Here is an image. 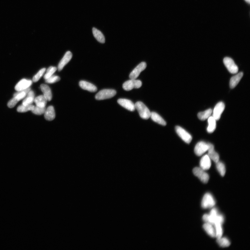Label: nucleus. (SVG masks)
Returning a JSON list of instances; mask_svg holds the SVG:
<instances>
[{
	"mask_svg": "<svg viewBox=\"0 0 250 250\" xmlns=\"http://www.w3.org/2000/svg\"><path fill=\"white\" fill-rule=\"evenodd\" d=\"M31 90L30 88L22 91H17L14 94V97L8 103V105L10 108H13L20 100L25 98L27 94Z\"/></svg>",
	"mask_w": 250,
	"mask_h": 250,
	"instance_id": "f257e3e1",
	"label": "nucleus"
},
{
	"mask_svg": "<svg viewBox=\"0 0 250 250\" xmlns=\"http://www.w3.org/2000/svg\"><path fill=\"white\" fill-rule=\"evenodd\" d=\"M135 106L141 118L147 120L150 118L151 112L144 103L141 102H138L136 103Z\"/></svg>",
	"mask_w": 250,
	"mask_h": 250,
	"instance_id": "f03ea898",
	"label": "nucleus"
},
{
	"mask_svg": "<svg viewBox=\"0 0 250 250\" xmlns=\"http://www.w3.org/2000/svg\"><path fill=\"white\" fill-rule=\"evenodd\" d=\"M116 94V91L113 89H103L99 91L96 94L95 99L97 100H102L111 99L115 96Z\"/></svg>",
	"mask_w": 250,
	"mask_h": 250,
	"instance_id": "7ed1b4c3",
	"label": "nucleus"
},
{
	"mask_svg": "<svg viewBox=\"0 0 250 250\" xmlns=\"http://www.w3.org/2000/svg\"><path fill=\"white\" fill-rule=\"evenodd\" d=\"M215 201L212 195L209 193L204 195L202 200V207L204 209L212 208L215 204Z\"/></svg>",
	"mask_w": 250,
	"mask_h": 250,
	"instance_id": "20e7f679",
	"label": "nucleus"
},
{
	"mask_svg": "<svg viewBox=\"0 0 250 250\" xmlns=\"http://www.w3.org/2000/svg\"><path fill=\"white\" fill-rule=\"evenodd\" d=\"M142 83L141 80L136 79H130V80L125 82L123 84V89L126 91H130L133 88L138 89L142 86Z\"/></svg>",
	"mask_w": 250,
	"mask_h": 250,
	"instance_id": "39448f33",
	"label": "nucleus"
},
{
	"mask_svg": "<svg viewBox=\"0 0 250 250\" xmlns=\"http://www.w3.org/2000/svg\"><path fill=\"white\" fill-rule=\"evenodd\" d=\"M200 167H196L193 169V173L204 184H207L209 180V176Z\"/></svg>",
	"mask_w": 250,
	"mask_h": 250,
	"instance_id": "423d86ee",
	"label": "nucleus"
},
{
	"mask_svg": "<svg viewBox=\"0 0 250 250\" xmlns=\"http://www.w3.org/2000/svg\"><path fill=\"white\" fill-rule=\"evenodd\" d=\"M224 63L228 71L231 74H236L238 71V67L233 60L230 57H226L224 59Z\"/></svg>",
	"mask_w": 250,
	"mask_h": 250,
	"instance_id": "0eeeda50",
	"label": "nucleus"
},
{
	"mask_svg": "<svg viewBox=\"0 0 250 250\" xmlns=\"http://www.w3.org/2000/svg\"><path fill=\"white\" fill-rule=\"evenodd\" d=\"M176 132L179 136L187 144H190L192 140L191 136L186 131L180 127L176 126L175 127Z\"/></svg>",
	"mask_w": 250,
	"mask_h": 250,
	"instance_id": "6e6552de",
	"label": "nucleus"
},
{
	"mask_svg": "<svg viewBox=\"0 0 250 250\" xmlns=\"http://www.w3.org/2000/svg\"><path fill=\"white\" fill-rule=\"evenodd\" d=\"M208 144L204 142H198L196 145L194 151L197 156H200L208 151Z\"/></svg>",
	"mask_w": 250,
	"mask_h": 250,
	"instance_id": "1a4fd4ad",
	"label": "nucleus"
},
{
	"mask_svg": "<svg viewBox=\"0 0 250 250\" xmlns=\"http://www.w3.org/2000/svg\"><path fill=\"white\" fill-rule=\"evenodd\" d=\"M146 64L145 62H142L136 67L131 72L129 75V78L132 79H136L138 77L140 74L146 68Z\"/></svg>",
	"mask_w": 250,
	"mask_h": 250,
	"instance_id": "9d476101",
	"label": "nucleus"
},
{
	"mask_svg": "<svg viewBox=\"0 0 250 250\" xmlns=\"http://www.w3.org/2000/svg\"><path fill=\"white\" fill-rule=\"evenodd\" d=\"M225 106L222 102H219L216 105L213 111V117L216 120H218L220 119L221 115L225 109Z\"/></svg>",
	"mask_w": 250,
	"mask_h": 250,
	"instance_id": "9b49d317",
	"label": "nucleus"
},
{
	"mask_svg": "<svg viewBox=\"0 0 250 250\" xmlns=\"http://www.w3.org/2000/svg\"><path fill=\"white\" fill-rule=\"evenodd\" d=\"M32 82L30 80L23 79L20 80L15 86V89L17 91L26 90L30 87Z\"/></svg>",
	"mask_w": 250,
	"mask_h": 250,
	"instance_id": "f8f14e48",
	"label": "nucleus"
},
{
	"mask_svg": "<svg viewBox=\"0 0 250 250\" xmlns=\"http://www.w3.org/2000/svg\"><path fill=\"white\" fill-rule=\"evenodd\" d=\"M118 102L119 104L130 111H133L136 109L135 104L129 99H119L118 100Z\"/></svg>",
	"mask_w": 250,
	"mask_h": 250,
	"instance_id": "ddd939ff",
	"label": "nucleus"
},
{
	"mask_svg": "<svg viewBox=\"0 0 250 250\" xmlns=\"http://www.w3.org/2000/svg\"><path fill=\"white\" fill-rule=\"evenodd\" d=\"M72 57V54L71 51H68L65 53V56L60 61L58 66V69L59 71L62 70L64 67L67 65L71 60Z\"/></svg>",
	"mask_w": 250,
	"mask_h": 250,
	"instance_id": "4468645a",
	"label": "nucleus"
},
{
	"mask_svg": "<svg viewBox=\"0 0 250 250\" xmlns=\"http://www.w3.org/2000/svg\"><path fill=\"white\" fill-rule=\"evenodd\" d=\"M208 156L210 159H212L216 163L219 161V156L217 152L214 150V146L211 143H208Z\"/></svg>",
	"mask_w": 250,
	"mask_h": 250,
	"instance_id": "2eb2a0df",
	"label": "nucleus"
},
{
	"mask_svg": "<svg viewBox=\"0 0 250 250\" xmlns=\"http://www.w3.org/2000/svg\"><path fill=\"white\" fill-rule=\"evenodd\" d=\"M79 86L82 89L87 90L90 92H94L97 91V88L93 84L84 81H81L79 83Z\"/></svg>",
	"mask_w": 250,
	"mask_h": 250,
	"instance_id": "dca6fc26",
	"label": "nucleus"
},
{
	"mask_svg": "<svg viewBox=\"0 0 250 250\" xmlns=\"http://www.w3.org/2000/svg\"><path fill=\"white\" fill-rule=\"evenodd\" d=\"M200 168L204 170L209 169L211 166V159L208 155H204L200 161Z\"/></svg>",
	"mask_w": 250,
	"mask_h": 250,
	"instance_id": "f3484780",
	"label": "nucleus"
},
{
	"mask_svg": "<svg viewBox=\"0 0 250 250\" xmlns=\"http://www.w3.org/2000/svg\"><path fill=\"white\" fill-rule=\"evenodd\" d=\"M45 118L47 120L51 121L55 118V113L53 106H50L46 109L44 113Z\"/></svg>",
	"mask_w": 250,
	"mask_h": 250,
	"instance_id": "a211bd4d",
	"label": "nucleus"
},
{
	"mask_svg": "<svg viewBox=\"0 0 250 250\" xmlns=\"http://www.w3.org/2000/svg\"><path fill=\"white\" fill-rule=\"evenodd\" d=\"M41 88L43 95L47 101H50L52 98V94L50 87L46 84H42L41 85Z\"/></svg>",
	"mask_w": 250,
	"mask_h": 250,
	"instance_id": "6ab92c4d",
	"label": "nucleus"
},
{
	"mask_svg": "<svg viewBox=\"0 0 250 250\" xmlns=\"http://www.w3.org/2000/svg\"><path fill=\"white\" fill-rule=\"evenodd\" d=\"M243 76V73L241 72L231 78L230 81V87L231 89H233L237 86Z\"/></svg>",
	"mask_w": 250,
	"mask_h": 250,
	"instance_id": "aec40b11",
	"label": "nucleus"
},
{
	"mask_svg": "<svg viewBox=\"0 0 250 250\" xmlns=\"http://www.w3.org/2000/svg\"><path fill=\"white\" fill-rule=\"evenodd\" d=\"M35 96L34 92L32 90H30L25 98H24L22 104L25 105H32L33 103L34 102L35 99Z\"/></svg>",
	"mask_w": 250,
	"mask_h": 250,
	"instance_id": "412c9836",
	"label": "nucleus"
},
{
	"mask_svg": "<svg viewBox=\"0 0 250 250\" xmlns=\"http://www.w3.org/2000/svg\"><path fill=\"white\" fill-rule=\"evenodd\" d=\"M150 117L154 122L158 124L165 126L166 124V122L160 116L155 112H151Z\"/></svg>",
	"mask_w": 250,
	"mask_h": 250,
	"instance_id": "4be33fe9",
	"label": "nucleus"
},
{
	"mask_svg": "<svg viewBox=\"0 0 250 250\" xmlns=\"http://www.w3.org/2000/svg\"><path fill=\"white\" fill-rule=\"evenodd\" d=\"M203 227L204 230L210 237L212 238L216 237L215 229L213 224L206 223L204 224Z\"/></svg>",
	"mask_w": 250,
	"mask_h": 250,
	"instance_id": "5701e85b",
	"label": "nucleus"
},
{
	"mask_svg": "<svg viewBox=\"0 0 250 250\" xmlns=\"http://www.w3.org/2000/svg\"><path fill=\"white\" fill-rule=\"evenodd\" d=\"M47 100L43 95H40L35 99L34 102L36 106L41 108H45Z\"/></svg>",
	"mask_w": 250,
	"mask_h": 250,
	"instance_id": "b1692460",
	"label": "nucleus"
},
{
	"mask_svg": "<svg viewBox=\"0 0 250 250\" xmlns=\"http://www.w3.org/2000/svg\"><path fill=\"white\" fill-rule=\"evenodd\" d=\"M93 32L94 36L97 40L100 43L102 44L104 43L105 42V38L102 33L95 27H93Z\"/></svg>",
	"mask_w": 250,
	"mask_h": 250,
	"instance_id": "393cba45",
	"label": "nucleus"
},
{
	"mask_svg": "<svg viewBox=\"0 0 250 250\" xmlns=\"http://www.w3.org/2000/svg\"><path fill=\"white\" fill-rule=\"evenodd\" d=\"M215 119L210 116L208 120V126L207 127V131L209 133H212L215 131L216 127V123Z\"/></svg>",
	"mask_w": 250,
	"mask_h": 250,
	"instance_id": "a878e982",
	"label": "nucleus"
},
{
	"mask_svg": "<svg viewBox=\"0 0 250 250\" xmlns=\"http://www.w3.org/2000/svg\"><path fill=\"white\" fill-rule=\"evenodd\" d=\"M212 112L211 109H207L205 111L199 113L198 114V117L201 120H205L211 116Z\"/></svg>",
	"mask_w": 250,
	"mask_h": 250,
	"instance_id": "bb28decb",
	"label": "nucleus"
},
{
	"mask_svg": "<svg viewBox=\"0 0 250 250\" xmlns=\"http://www.w3.org/2000/svg\"><path fill=\"white\" fill-rule=\"evenodd\" d=\"M217 242L219 245L222 248H227L230 245V242L226 238L222 237L217 238Z\"/></svg>",
	"mask_w": 250,
	"mask_h": 250,
	"instance_id": "cd10ccee",
	"label": "nucleus"
},
{
	"mask_svg": "<svg viewBox=\"0 0 250 250\" xmlns=\"http://www.w3.org/2000/svg\"><path fill=\"white\" fill-rule=\"evenodd\" d=\"M214 228L215 231L216 237L217 238H220L222 236L223 233V228H222V224L216 223L214 224Z\"/></svg>",
	"mask_w": 250,
	"mask_h": 250,
	"instance_id": "c85d7f7f",
	"label": "nucleus"
},
{
	"mask_svg": "<svg viewBox=\"0 0 250 250\" xmlns=\"http://www.w3.org/2000/svg\"><path fill=\"white\" fill-rule=\"evenodd\" d=\"M35 106L32 105H21L17 108V111L20 113H25L29 111H32Z\"/></svg>",
	"mask_w": 250,
	"mask_h": 250,
	"instance_id": "c756f323",
	"label": "nucleus"
},
{
	"mask_svg": "<svg viewBox=\"0 0 250 250\" xmlns=\"http://www.w3.org/2000/svg\"><path fill=\"white\" fill-rule=\"evenodd\" d=\"M216 163V168L218 172L222 176H224L226 172V169L224 164L219 161Z\"/></svg>",
	"mask_w": 250,
	"mask_h": 250,
	"instance_id": "7c9ffc66",
	"label": "nucleus"
},
{
	"mask_svg": "<svg viewBox=\"0 0 250 250\" xmlns=\"http://www.w3.org/2000/svg\"><path fill=\"white\" fill-rule=\"evenodd\" d=\"M57 68L55 67L50 66L47 70L46 73L44 76L45 80L50 78L53 75L54 73L57 70Z\"/></svg>",
	"mask_w": 250,
	"mask_h": 250,
	"instance_id": "2f4dec72",
	"label": "nucleus"
},
{
	"mask_svg": "<svg viewBox=\"0 0 250 250\" xmlns=\"http://www.w3.org/2000/svg\"><path fill=\"white\" fill-rule=\"evenodd\" d=\"M46 108H41L37 106H35L32 110L33 114L37 115H41L44 114L46 110Z\"/></svg>",
	"mask_w": 250,
	"mask_h": 250,
	"instance_id": "473e14b6",
	"label": "nucleus"
},
{
	"mask_svg": "<svg viewBox=\"0 0 250 250\" xmlns=\"http://www.w3.org/2000/svg\"><path fill=\"white\" fill-rule=\"evenodd\" d=\"M46 71V69L45 68L41 69L37 73V74L33 77V82H36L39 81V79L42 77V76L43 75Z\"/></svg>",
	"mask_w": 250,
	"mask_h": 250,
	"instance_id": "72a5a7b5",
	"label": "nucleus"
},
{
	"mask_svg": "<svg viewBox=\"0 0 250 250\" xmlns=\"http://www.w3.org/2000/svg\"><path fill=\"white\" fill-rule=\"evenodd\" d=\"M60 78L58 76L52 75L49 78L46 80H45L46 82L49 84H53L58 82L60 80Z\"/></svg>",
	"mask_w": 250,
	"mask_h": 250,
	"instance_id": "f704fd0d",
	"label": "nucleus"
},
{
	"mask_svg": "<svg viewBox=\"0 0 250 250\" xmlns=\"http://www.w3.org/2000/svg\"><path fill=\"white\" fill-rule=\"evenodd\" d=\"M245 1L248 3V4H250V0H245Z\"/></svg>",
	"mask_w": 250,
	"mask_h": 250,
	"instance_id": "c9c22d12",
	"label": "nucleus"
}]
</instances>
